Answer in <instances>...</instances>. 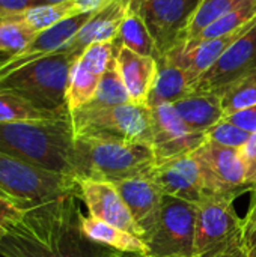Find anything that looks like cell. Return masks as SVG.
<instances>
[{"label":"cell","instance_id":"6da1fadb","mask_svg":"<svg viewBox=\"0 0 256 257\" xmlns=\"http://www.w3.org/2000/svg\"><path fill=\"white\" fill-rule=\"evenodd\" d=\"M80 194L32 208L0 241L3 257H112L109 247L91 241L81 229Z\"/></svg>","mask_w":256,"mask_h":257},{"label":"cell","instance_id":"7a4b0ae2","mask_svg":"<svg viewBox=\"0 0 256 257\" xmlns=\"http://www.w3.org/2000/svg\"><path fill=\"white\" fill-rule=\"evenodd\" d=\"M0 152L77 179L71 113L48 120L0 122Z\"/></svg>","mask_w":256,"mask_h":257},{"label":"cell","instance_id":"3957f363","mask_svg":"<svg viewBox=\"0 0 256 257\" xmlns=\"http://www.w3.org/2000/svg\"><path fill=\"white\" fill-rule=\"evenodd\" d=\"M149 145L75 137V178L118 184L133 178H149L155 167Z\"/></svg>","mask_w":256,"mask_h":257},{"label":"cell","instance_id":"277c9868","mask_svg":"<svg viewBox=\"0 0 256 257\" xmlns=\"http://www.w3.org/2000/svg\"><path fill=\"white\" fill-rule=\"evenodd\" d=\"M81 53L63 48L0 78V90L18 95L51 113H71L66 104L69 74Z\"/></svg>","mask_w":256,"mask_h":257},{"label":"cell","instance_id":"5b68a950","mask_svg":"<svg viewBox=\"0 0 256 257\" xmlns=\"http://www.w3.org/2000/svg\"><path fill=\"white\" fill-rule=\"evenodd\" d=\"M75 137H94L125 143H152L151 107L133 102L112 107H81L71 111Z\"/></svg>","mask_w":256,"mask_h":257},{"label":"cell","instance_id":"8992f818","mask_svg":"<svg viewBox=\"0 0 256 257\" xmlns=\"http://www.w3.org/2000/svg\"><path fill=\"white\" fill-rule=\"evenodd\" d=\"M198 205L193 257H249L243 238V218L234 200L205 196Z\"/></svg>","mask_w":256,"mask_h":257},{"label":"cell","instance_id":"52a82bcc","mask_svg":"<svg viewBox=\"0 0 256 257\" xmlns=\"http://www.w3.org/2000/svg\"><path fill=\"white\" fill-rule=\"evenodd\" d=\"M0 190L24 209L80 194L77 179L39 169L5 152H0Z\"/></svg>","mask_w":256,"mask_h":257},{"label":"cell","instance_id":"ba28073f","mask_svg":"<svg viewBox=\"0 0 256 257\" xmlns=\"http://www.w3.org/2000/svg\"><path fill=\"white\" fill-rule=\"evenodd\" d=\"M204 182L207 196L235 200L253 187L246 182V169L238 149L220 146L205 139V142L192 152Z\"/></svg>","mask_w":256,"mask_h":257},{"label":"cell","instance_id":"9c48e42d","mask_svg":"<svg viewBox=\"0 0 256 257\" xmlns=\"http://www.w3.org/2000/svg\"><path fill=\"white\" fill-rule=\"evenodd\" d=\"M198 205L164 196L157 227L148 241L154 257H193Z\"/></svg>","mask_w":256,"mask_h":257},{"label":"cell","instance_id":"30bf717a","mask_svg":"<svg viewBox=\"0 0 256 257\" xmlns=\"http://www.w3.org/2000/svg\"><path fill=\"white\" fill-rule=\"evenodd\" d=\"M202 0H128L149 30L158 56L163 57L183 44L186 29ZM158 57V59H160Z\"/></svg>","mask_w":256,"mask_h":257},{"label":"cell","instance_id":"8fae6325","mask_svg":"<svg viewBox=\"0 0 256 257\" xmlns=\"http://www.w3.org/2000/svg\"><path fill=\"white\" fill-rule=\"evenodd\" d=\"M256 74V26L231 45L195 83V92L220 96L232 84Z\"/></svg>","mask_w":256,"mask_h":257},{"label":"cell","instance_id":"7c38bea8","mask_svg":"<svg viewBox=\"0 0 256 257\" xmlns=\"http://www.w3.org/2000/svg\"><path fill=\"white\" fill-rule=\"evenodd\" d=\"M151 148L157 161L192 154L205 142V134L192 131L172 104H160L151 107Z\"/></svg>","mask_w":256,"mask_h":257},{"label":"cell","instance_id":"4fadbf2b","mask_svg":"<svg viewBox=\"0 0 256 257\" xmlns=\"http://www.w3.org/2000/svg\"><path fill=\"white\" fill-rule=\"evenodd\" d=\"M115 54V42L92 44L80 54L69 74L66 90L69 111H75L92 101Z\"/></svg>","mask_w":256,"mask_h":257},{"label":"cell","instance_id":"5bb4252c","mask_svg":"<svg viewBox=\"0 0 256 257\" xmlns=\"http://www.w3.org/2000/svg\"><path fill=\"white\" fill-rule=\"evenodd\" d=\"M95 12H84L72 15L53 27L39 32L35 39L18 54L9 56L0 62V78L5 75L32 63L39 59H44L56 51H60L68 47V44L75 38L80 29L91 20Z\"/></svg>","mask_w":256,"mask_h":257},{"label":"cell","instance_id":"9a60e30c","mask_svg":"<svg viewBox=\"0 0 256 257\" xmlns=\"http://www.w3.org/2000/svg\"><path fill=\"white\" fill-rule=\"evenodd\" d=\"M80 200L84 202L91 217L125 230L143 241V232L131 217L115 184L78 179Z\"/></svg>","mask_w":256,"mask_h":257},{"label":"cell","instance_id":"2e32d148","mask_svg":"<svg viewBox=\"0 0 256 257\" xmlns=\"http://www.w3.org/2000/svg\"><path fill=\"white\" fill-rule=\"evenodd\" d=\"M164 196L199 203L207 194L199 166L192 154L160 160L149 175Z\"/></svg>","mask_w":256,"mask_h":257},{"label":"cell","instance_id":"e0dca14e","mask_svg":"<svg viewBox=\"0 0 256 257\" xmlns=\"http://www.w3.org/2000/svg\"><path fill=\"white\" fill-rule=\"evenodd\" d=\"M131 217L143 232V241L151 239L161 211L164 194L151 178H133L115 184Z\"/></svg>","mask_w":256,"mask_h":257},{"label":"cell","instance_id":"ac0fdd59","mask_svg":"<svg viewBox=\"0 0 256 257\" xmlns=\"http://www.w3.org/2000/svg\"><path fill=\"white\" fill-rule=\"evenodd\" d=\"M115 57L130 101L133 104L148 105V96L157 74V59L137 54L127 47H119Z\"/></svg>","mask_w":256,"mask_h":257},{"label":"cell","instance_id":"d6986e66","mask_svg":"<svg viewBox=\"0 0 256 257\" xmlns=\"http://www.w3.org/2000/svg\"><path fill=\"white\" fill-rule=\"evenodd\" d=\"M128 11V0H115L104 9L95 12L68 44V50L83 53L97 42H113L121 30V24Z\"/></svg>","mask_w":256,"mask_h":257},{"label":"cell","instance_id":"ffe728a7","mask_svg":"<svg viewBox=\"0 0 256 257\" xmlns=\"http://www.w3.org/2000/svg\"><path fill=\"white\" fill-rule=\"evenodd\" d=\"M196 80L164 57L157 59V74L148 96V107L174 104L195 92Z\"/></svg>","mask_w":256,"mask_h":257},{"label":"cell","instance_id":"44dd1931","mask_svg":"<svg viewBox=\"0 0 256 257\" xmlns=\"http://www.w3.org/2000/svg\"><path fill=\"white\" fill-rule=\"evenodd\" d=\"M192 131L207 133L225 117L220 98L214 93L193 92L172 104Z\"/></svg>","mask_w":256,"mask_h":257},{"label":"cell","instance_id":"7402d4cb","mask_svg":"<svg viewBox=\"0 0 256 257\" xmlns=\"http://www.w3.org/2000/svg\"><path fill=\"white\" fill-rule=\"evenodd\" d=\"M81 229L91 241L109 247L112 250L124 253L151 254L148 244L140 238L125 230H121L115 226H110L104 221H100L91 215H81Z\"/></svg>","mask_w":256,"mask_h":257},{"label":"cell","instance_id":"603a6c76","mask_svg":"<svg viewBox=\"0 0 256 257\" xmlns=\"http://www.w3.org/2000/svg\"><path fill=\"white\" fill-rule=\"evenodd\" d=\"M115 42V51L119 47H127L131 51L142 54V56H149L154 59H158V50L157 45L149 33V30L146 29L145 23L142 21V18L128 8L125 18L121 24V30L118 38L113 41Z\"/></svg>","mask_w":256,"mask_h":257},{"label":"cell","instance_id":"cb8c5ba5","mask_svg":"<svg viewBox=\"0 0 256 257\" xmlns=\"http://www.w3.org/2000/svg\"><path fill=\"white\" fill-rule=\"evenodd\" d=\"M77 9L74 6V2H65L57 5H41V6H32L21 14L15 15L11 20H20L24 24H27L33 32L39 33L42 30H47L53 27L54 24L77 15ZM8 21V20H6Z\"/></svg>","mask_w":256,"mask_h":257},{"label":"cell","instance_id":"d4e9b609","mask_svg":"<svg viewBox=\"0 0 256 257\" xmlns=\"http://www.w3.org/2000/svg\"><path fill=\"white\" fill-rule=\"evenodd\" d=\"M66 114L69 113H51V111L41 110L18 95L0 90V122L48 120V119H57Z\"/></svg>","mask_w":256,"mask_h":257},{"label":"cell","instance_id":"484cf974","mask_svg":"<svg viewBox=\"0 0 256 257\" xmlns=\"http://www.w3.org/2000/svg\"><path fill=\"white\" fill-rule=\"evenodd\" d=\"M244 2L247 0H202L186 29L183 44L195 41L208 26H211L214 21L222 18L237 6L243 5Z\"/></svg>","mask_w":256,"mask_h":257},{"label":"cell","instance_id":"4316f807","mask_svg":"<svg viewBox=\"0 0 256 257\" xmlns=\"http://www.w3.org/2000/svg\"><path fill=\"white\" fill-rule=\"evenodd\" d=\"M127 102H131L130 95L119 74L116 57H113L98 84L95 96L86 105L88 107H112V105H121Z\"/></svg>","mask_w":256,"mask_h":257},{"label":"cell","instance_id":"83f0119b","mask_svg":"<svg viewBox=\"0 0 256 257\" xmlns=\"http://www.w3.org/2000/svg\"><path fill=\"white\" fill-rule=\"evenodd\" d=\"M36 35V32L20 20L0 21V54H6V57L18 54Z\"/></svg>","mask_w":256,"mask_h":257},{"label":"cell","instance_id":"f1b7e54d","mask_svg":"<svg viewBox=\"0 0 256 257\" xmlns=\"http://www.w3.org/2000/svg\"><path fill=\"white\" fill-rule=\"evenodd\" d=\"M219 98L225 116L256 105V74L232 84Z\"/></svg>","mask_w":256,"mask_h":257},{"label":"cell","instance_id":"f546056e","mask_svg":"<svg viewBox=\"0 0 256 257\" xmlns=\"http://www.w3.org/2000/svg\"><path fill=\"white\" fill-rule=\"evenodd\" d=\"M250 137H252V134L238 128L237 125L228 122L226 119H222L220 122H217L214 126H211L205 133L207 140L217 143L220 146H226V148H232V149H238V151L249 142Z\"/></svg>","mask_w":256,"mask_h":257},{"label":"cell","instance_id":"4dcf8cb0","mask_svg":"<svg viewBox=\"0 0 256 257\" xmlns=\"http://www.w3.org/2000/svg\"><path fill=\"white\" fill-rule=\"evenodd\" d=\"M24 211L26 209L12 199L0 196V241L6 232L23 217Z\"/></svg>","mask_w":256,"mask_h":257},{"label":"cell","instance_id":"1f68e13d","mask_svg":"<svg viewBox=\"0 0 256 257\" xmlns=\"http://www.w3.org/2000/svg\"><path fill=\"white\" fill-rule=\"evenodd\" d=\"M250 193L252 197L249 202V209L243 217V238L247 251H250L256 242V187Z\"/></svg>","mask_w":256,"mask_h":257},{"label":"cell","instance_id":"d6a6232c","mask_svg":"<svg viewBox=\"0 0 256 257\" xmlns=\"http://www.w3.org/2000/svg\"><path fill=\"white\" fill-rule=\"evenodd\" d=\"M240 155L246 169V182L256 187V134H252L249 142L240 149Z\"/></svg>","mask_w":256,"mask_h":257},{"label":"cell","instance_id":"836d02e7","mask_svg":"<svg viewBox=\"0 0 256 257\" xmlns=\"http://www.w3.org/2000/svg\"><path fill=\"white\" fill-rule=\"evenodd\" d=\"M223 119H226L228 122L247 131L249 134H256V105L244 108L241 111H237L234 114L225 116Z\"/></svg>","mask_w":256,"mask_h":257},{"label":"cell","instance_id":"e575fe53","mask_svg":"<svg viewBox=\"0 0 256 257\" xmlns=\"http://www.w3.org/2000/svg\"><path fill=\"white\" fill-rule=\"evenodd\" d=\"M33 6V0H0V21H6Z\"/></svg>","mask_w":256,"mask_h":257},{"label":"cell","instance_id":"d590c367","mask_svg":"<svg viewBox=\"0 0 256 257\" xmlns=\"http://www.w3.org/2000/svg\"><path fill=\"white\" fill-rule=\"evenodd\" d=\"M112 257H154L151 254H140V253H124V251H113Z\"/></svg>","mask_w":256,"mask_h":257},{"label":"cell","instance_id":"8d00e7d4","mask_svg":"<svg viewBox=\"0 0 256 257\" xmlns=\"http://www.w3.org/2000/svg\"><path fill=\"white\" fill-rule=\"evenodd\" d=\"M71 0H33V6H41V5H57V3H65Z\"/></svg>","mask_w":256,"mask_h":257},{"label":"cell","instance_id":"74e56055","mask_svg":"<svg viewBox=\"0 0 256 257\" xmlns=\"http://www.w3.org/2000/svg\"><path fill=\"white\" fill-rule=\"evenodd\" d=\"M249 257H256V242L255 245L250 248V251H249Z\"/></svg>","mask_w":256,"mask_h":257},{"label":"cell","instance_id":"f35d334b","mask_svg":"<svg viewBox=\"0 0 256 257\" xmlns=\"http://www.w3.org/2000/svg\"><path fill=\"white\" fill-rule=\"evenodd\" d=\"M0 196H3V197H9V196H8L5 191H2V190H0ZM9 199H11V197H9Z\"/></svg>","mask_w":256,"mask_h":257}]
</instances>
